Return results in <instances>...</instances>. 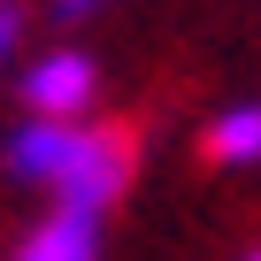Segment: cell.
<instances>
[{
    "mask_svg": "<svg viewBox=\"0 0 261 261\" xmlns=\"http://www.w3.org/2000/svg\"><path fill=\"white\" fill-rule=\"evenodd\" d=\"M8 177L16 185H39L46 200L62 207H115L130 192V169H139V154H130V139L115 123H92V115H23L8 130Z\"/></svg>",
    "mask_w": 261,
    "mask_h": 261,
    "instance_id": "obj_1",
    "label": "cell"
},
{
    "mask_svg": "<svg viewBox=\"0 0 261 261\" xmlns=\"http://www.w3.org/2000/svg\"><path fill=\"white\" fill-rule=\"evenodd\" d=\"M16 100H23V115H92V100H100V62L85 54V46H46V54H31L23 69H16Z\"/></svg>",
    "mask_w": 261,
    "mask_h": 261,
    "instance_id": "obj_2",
    "label": "cell"
},
{
    "mask_svg": "<svg viewBox=\"0 0 261 261\" xmlns=\"http://www.w3.org/2000/svg\"><path fill=\"white\" fill-rule=\"evenodd\" d=\"M100 230H108L100 207H62V200H46V215L16 238L8 261H100Z\"/></svg>",
    "mask_w": 261,
    "mask_h": 261,
    "instance_id": "obj_3",
    "label": "cell"
},
{
    "mask_svg": "<svg viewBox=\"0 0 261 261\" xmlns=\"http://www.w3.org/2000/svg\"><path fill=\"white\" fill-rule=\"evenodd\" d=\"M207 162L215 169H261V100H230L207 115Z\"/></svg>",
    "mask_w": 261,
    "mask_h": 261,
    "instance_id": "obj_4",
    "label": "cell"
},
{
    "mask_svg": "<svg viewBox=\"0 0 261 261\" xmlns=\"http://www.w3.org/2000/svg\"><path fill=\"white\" fill-rule=\"evenodd\" d=\"M16 54H23V0H0V77L16 69Z\"/></svg>",
    "mask_w": 261,
    "mask_h": 261,
    "instance_id": "obj_5",
    "label": "cell"
},
{
    "mask_svg": "<svg viewBox=\"0 0 261 261\" xmlns=\"http://www.w3.org/2000/svg\"><path fill=\"white\" fill-rule=\"evenodd\" d=\"M100 8H108V0H54V16H62V23H85V16H100Z\"/></svg>",
    "mask_w": 261,
    "mask_h": 261,
    "instance_id": "obj_6",
    "label": "cell"
},
{
    "mask_svg": "<svg viewBox=\"0 0 261 261\" xmlns=\"http://www.w3.org/2000/svg\"><path fill=\"white\" fill-rule=\"evenodd\" d=\"M238 261H261V246H253V253H238Z\"/></svg>",
    "mask_w": 261,
    "mask_h": 261,
    "instance_id": "obj_7",
    "label": "cell"
}]
</instances>
